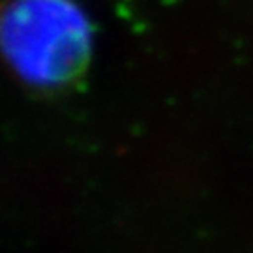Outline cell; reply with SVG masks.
Wrapping results in <instances>:
<instances>
[{
  "label": "cell",
  "instance_id": "1",
  "mask_svg": "<svg viewBox=\"0 0 253 253\" xmlns=\"http://www.w3.org/2000/svg\"><path fill=\"white\" fill-rule=\"evenodd\" d=\"M92 30L72 0H11L0 9V53L23 81L54 88L90 60Z\"/></svg>",
  "mask_w": 253,
  "mask_h": 253
}]
</instances>
